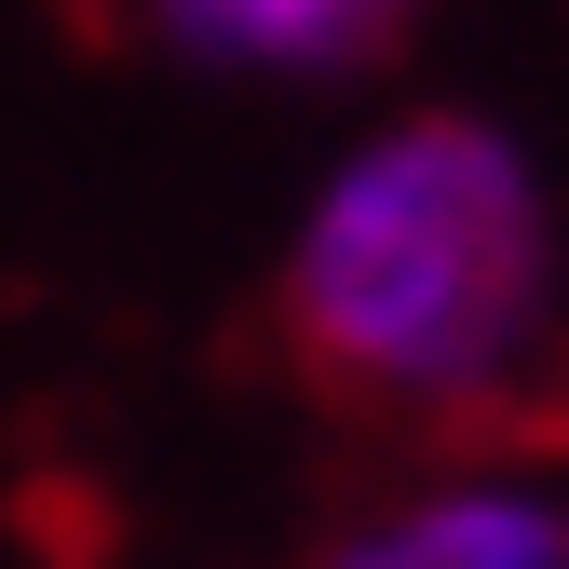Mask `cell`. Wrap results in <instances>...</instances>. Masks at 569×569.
<instances>
[{"instance_id":"3","label":"cell","mask_w":569,"mask_h":569,"mask_svg":"<svg viewBox=\"0 0 569 569\" xmlns=\"http://www.w3.org/2000/svg\"><path fill=\"white\" fill-rule=\"evenodd\" d=\"M190 68H367L420 0H136Z\"/></svg>"},{"instance_id":"2","label":"cell","mask_w":569,"mask_h":569,"mask_svg":"<svg viewBox=\"0 0 569 569\" xmlns=\"http://www.w3.org/2000/svg\"><path fill=\"white\" fill-rule=\"evenodd\" d=\"M312 569H569V502L529 475H448L420 502L339 529Z\"/></svg>"},{"instance_id":"1","label":"cell","mask_w":569,"mask_h":569,"mask_svg":"<svg viewBox=\"0 0 569 569\" xmlns=\"http://www.w3.org/2000/svg\"><path fill=\"white\" fill-rule=\"evenodd\" d=\"M271 367L312 407L420 448H569L556 218L516 136L407 109L367 136L271 271Z\"/></svg>"},{"instance_id":"4","label":"cell","mask_w":569,"mask_h":569,"mask_svg":"<svg viewBox=\"0 0 569 569\" xmlns=\"http://www.w3.org/2000/svg\"><path fill=\"white\" fill-rule=\"evenodd\" d=\"M82 14H96V0H82Z\"/></svg>"}]
</instances>
